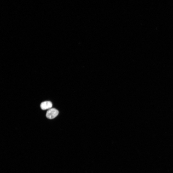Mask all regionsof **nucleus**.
<instances>
[{
    "label": "nucleus",
    "instance_id": "f257e3e1",
    "mask_svg": "<svg viewBox=\"0 0 173 173\" xmlns=\"http://www.w3.org/2000/svg\"><path fill=\"white\" fill-rule=\"evenodd\" d=\"M59 114V111L54 108H51L47 111L46 116L48 119H53L56 117Z\"/></svg>",
    "mask_w": 173,
    "mask_h": 173
},
{
    "label": "nucleus",
    "instance_id": "f03ea898",
    "mask_svg": "<svg viewBox=\"0 0 173 173\" xmlns=\"http://www.w3.org/2000/svg\"><path fill=\"white\" fill-rule=\"evenodd\" d=\"M52 102L49 101H46L42 102L40 105L41 109L43 110H49L52 108Z\"/></svg>",
    "mask_w": 173,
    "mask_h": 173
}]
</instances>
